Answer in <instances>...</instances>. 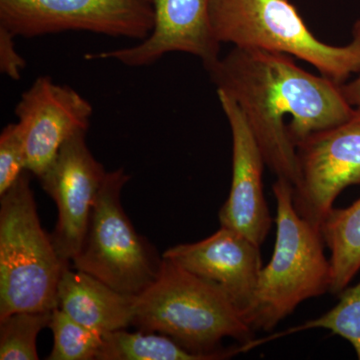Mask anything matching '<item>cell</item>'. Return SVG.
I'll list each match as a JSON object with an SVG mask.
<instances>
[{"instance_id": "1", "label": "cell", "mask_w": 360, "mask_h": 360, "mask_svg": "<svg viewBox=\"0 0 360 360\" xmlns=\"http://www.w3.org/2000/svg\"><path fill=\"white\" fill-rule=\"evenodd\" d=\"M207 71L217 90L238 103L265 165L292 187L298 181L296 146L347 122L355 111L340 84L278 52L234 47Z\"/></svg>"}, {"instance_id": "2", "label": "cell", "mask_w": 360, "mask_h": 360, "mask_svg": "<svg viewBox=\"0 0 360 360\" xmlns=\"http://www.w3.org/2000/svg\"><path fill=\"white\" fill-rule=\"evenodd\" d=\"M132 326L167 335L210 360L239 354L238 347L219 349L224 338L241 345L255 340V330L224 291L165 257L155 283L135 296Z\"/></svg>"}, {"instance_id": "3", "label": "cell", "mask_w": 360, "mask_h": 360, "mask_svg": "<svg viewBox=\"0 0 360 360\" xmlns=\"http://www.w3.org/2000/svg\"><path fill=\"white\" fill-rule=\"evenodd\" d=\"M210 18L220 44L302 59L338 84L360 73V20L352 41L335 46L315 37L290 0H212Z\"/></svg>"}, {"instance_id": "4", "label": "cell", "mask_w": 360, "mask_h": 360, "mask_svg": "<svg viewBox=\"0 0 360 360\" xmlns=\"http://www.w3.org/2000/svg\"><path fill=\"white\" fill-rule=\"evenodd\" d=\"M276 238L271 259L262 267L248 323L253 330L270 331L296 307L330 290V262L324 253L319 227L295 210L292 186L277 179Z\"/></svg>"}, {"instance_id": "5", "label": "cell", "mask_w": 360, "mask_h": 360, "mask_svg": "<svg viewBox=\"0 0 360 360\" xmlns=\"http://www.w3.org/2000/svg\"><path fill=\"white\" fill-rule=\"evenodd\" d=\"M30 172L0 195V319L58 309L66 264L40 224Z\"/></svg>"}, {"instance_id": "6", "label": "cell", "mask_w": 360, "mask_h": 360, "mask_svg": "<svg viewBox=\"0 0 360 360\" xmlns=\"http://www.w3.org/2000/svg\"><path fill=\"white\" fill-rule=\"evenodd\" d=\"M129 180L122 168L108 172L84 243L71 264L118 292L137 296L155 283L162 259L137 233L122 208L120 193Z\"/></svg>"}, {"instance_id": "7", "label": "cell", "mask_w": 360, "mask_h": 360, "mask_svg": "<svg viewBox=\"0 0 360 360\" xmlns=\"http://www.w3.org/2000/svg\"><path fill=\"white\" fill-rule=\"evenodd\" d=\"M153 23V0H0V26L26 39L82 30L142 41Z\"/></svg>"}, {"instance_id": "8", "label": "cell", "mask_w": 360, "mask_h": 360, "mask_svg": "<svg viewBox=\"0 0 360 360\" xmlns=\"http://www.w3.org/2000/svg\"><path fill=\"white\" fill-rule=\"evenodd\" d=\"M296 153L293 205L303 219L319 229L338 195L360 184V108L347 122L310 135L296 146Z\"/></svg>"}, {"instance_id": "9", "label": "cell", "mask_w": 360, "mask_h": 360, "mask_svg": "<svg viewBox=\"0 0 360 360\" xmlns=\"http://www.w3.org/2000/svg\"><path fill=\"white\" fill-rule=\"evenodd\" d=\"M85 136V130L70 136L39 177L58 207L52 243L61 260L70 265L84 243L92 208L108 174L92 155Z\"/></svg>"}, {"instance_id": "10", "label": "cell", "mask_w": 360, "mask_h": 360, "mask_svg": "<svg viewBox=\"0 0 360 360\" xmlns=\"http://www.w3.org/2000/svg\"><path fill=\"white\" fill-rule=\"evenodd\" d=\"M91 104L68 85L40 77L23 92L15 115L25 146L26 170L39 177L73 134L89 127Z\"/></svg>"}, {"instance_id": "11", "label": "cell", "mask_w": 360, "mask_h": 360, "mask_svg": "<svg viewBox=\"0 0 360 360\" xmlns=\"http://www.w3.org/2000/svg\"><path fill=\"white\" fill-rule=\"evenodd\" d=\"M155 23L141 44L125 49L90 53L85 59H115L130 68L153 65L170 52L196 56L208 70L217 60L220 42L213 32L212 0H153Z\"/></svg>"}, {"instance_id": "12", "label": "cell", "mask_w": 360, "mask_h": 360, "mask_svg": "<svg viewBox=\"0 0 360 360\" xmlns=\"http://www.w3.org/2000/svg\"><path fill=\"white\" fill-rule=\"evenodd\" d=\"M162 257L219 288L248 322L264 267L260 246L238 231L220 225L210 238L175 245Z\"/></svg>"}, {"instance_id": "13", "label": "cell", "mask_w": 360, "mask_h": 360, "mask_svg": "<svg viewBox=\"0 0 360 360\" xmlns=\"http://www.w3.org/2000/svg\"><path fill=\"white\" fill-rule=\"evenodd\" d=\"M217 96L232 135L231 193L219 212L220 225L262 246L272 225L264 193V158L238 103L221 90Z\"/></svg>"}, {"instance_id": "14", "label": "cell", "mask_w": 360, "mask_h": 360, "mask_svg": "<svg viewBox=\"0 0 360 360\" xmlns=\"http://www.w3.org/2000/svg\"><path fill=\"white\" fill-rule=\"evenodd\" d=\"M134 298L70 266L63 269L59 281L58 309L103 335L132 326Z\"/></svg>"}, {"instance_id": "15", "label": "cell", "mask_w": 360, "mask_h": 360, "mask_svg": "<svg viewBox=\"0 0 360 360\" xmlns=\"http://www.w3.org/2000/svg\"><path fill=\"white\" fill-rule=\"evenodd\" d=\"M319 231L330 252L329 292L340 295L360 270V198L348 207L333 208Z\"/></svg>"}, {"instance_id": "16", "label": "cell", "mask_w": 360, "mask_h": 360, "mask_svg": "<svg viewBox=\"0 0 360 360\" xmlns=\"http://www.w3.org/2000/svg\"><path fill=\"white\" fill-rule=\"evenodd\" d=\"M97 360H210L194 354L167 335L127 333L124 329L106 333Z\"/></svg>"}, {"instance_id": "17", "label": "cell", "mask_w": 360, "mask_h": 360, "mask_svg": "<svg viewBox=\"0 0 360 360\" xmlns=\"http://www.w3.org/2000/svg\"><path fill=\"white\" fill-rule=\"evenodd\" d=\"M315 328L326 329L333 335L345 338L352 345L357 359L360 360V283L352 288L347 286L341 291L340 302L326 314L281 333H274L264 340H251L248 345L250 349H253L264 342Z\"/></svg>"}, {"instance_id": "18", "label": "cell", "mask_w": 360, "mask_h": 360, "mask_svg": "<svg viewBox=\"0 0 360 360\" xmlns=\"http://www.w3.org/2000/svg\"><path fill=\"white\" fill-rule=\"evenodd\" d=\"M51 311L15 312L0 319V359L37 360V340L49 328Z\"/></svg>"}, {"instance_id": "19", "label": "cell", "mask_w": 360, "mask_h": 360, "mask_svg": "<svg viewBox=\"0 0 360 360\" xmlns=\"http://www.w3.org/2000/svg\"><path fill=\"white\" fill-rule=\"evenodd\" d=\"M49 328L53 333V347L49 360L97 359L103 335L73 321L63 310H52Z\"/></svg>"}, {"instance_id": "20", "label": "cell", "mask_w": 360, "mask_h": 360, "mask_svg": "<svg viewBox=\"0 0 360 360\" xmlns=\"http://www.w3.org/2000/svg\"><path fill=\"white\" fill-rule=\"evenodd\" d=\"M25 172V141L18 123H11L0 135V195L6 193Z\"/></svg>"}, {"instance_id": "21", "label": "cell", "mask_w": 360, "mask_h": 360, "mask_svg": "<svg viewBox=\"0 0 360 360\" xmlns=\"http://www.w3.org/2000/svg\"><path fill=\"white\" fill-rule=\"evenodd\" d=\"M14 37L13 32L0 26V70L11 79L18 80L25 68V60L16 51Z\"/></svg>"}, {"instance_id": "22", "label": "cell", "mask_w": 360, "mask_h": 360, "mask_svg": "<svg viewBox=\"0 0 360 360\" xmlns=\"http://www.w3.org/2000/svg\"><path fill=\"white\" fill-rule=\"evenodd\" d=\"M342 96L348 103L354 108H360V73L359 77L350 82L340 84Z\"/></svg>"}]
</instances>
